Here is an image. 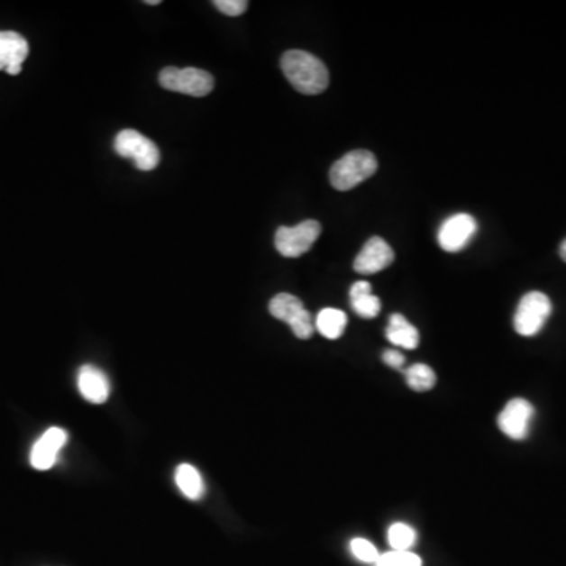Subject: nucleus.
Here are the masks:
<instances>
[{"label": "nucleus", "mask_w": 566, "mask_h": 566, "mask_svg": "<svg viewBox=\"0 0 566 566\" xmlns=\"http://www.w3.org/2000/svg\"><path fill=\"white\" fill-rule=\"evenodd\" d=\"M285 78L302 95H320L329 86V71L318 57L306 50L285 52L280 60Z\"/></svg>", "instance_id": "nucleus-1"}, {"label": "nucleus", "mask_w": 566, "mask_h": 566, "mask_svg": "<svg viewBox=\"0 0 566 566\" xmlns=\"http://www.w3.org/2000/svg\"><path fill=\"white\" fill-rule=\"evenodd\" d=\"M376 170L378 160L375 154L367 150H354L333 164L329 178L337 191H350L365 179L373 177Z\"/></svg>", "instance_id": "nucleus-2"}, {"label": "nucleus", "mask_w": 566, "mask_h": 566, "mask_svg": "<svg viewBox=\"0 0 566 566\" xmlns=\"http://www.w3.org/2000/svg\"><path fill=\"white\" fill-rule=\"evenodd\" d=\"M114 150L118 156L132 160L142 172H150L160 164V148L136 130L120 131L114 141Z\"/></svg>", "instance_id": "nucleus-3"}, {"label": "nucleus", "mask_w": 566, "mask_h": 566, "mask_svg": "<svg viewBox=\"0 0 566 566\" xmlns=\"http://www.w3.org/2000/svg\"><path fill=\"white\" fill-rule=\"evenodd\" d=\"M552 312L551 299L540 291H530L523 296V299L517 304L515 314V331L523 337H534L542 333L549 316Z\"/></svg>", "instance_id": "nucleus-4"}, {"label": "nucleus", "mask_w": 566, "mask_h": 566, "mask_svg": "<svg viewBox=\"0 0 566 566\" xmlns=\"http://www.w3.org/2000/svg\"><path fill=\"white\" fill-rule=\"evenodd\" d=\"M160 84L170 92L183 93L189 96H206L215 88V79L205 69L175 68L167 67L160 73Z\"/></svg>", "instance_id": "nucleus-5"}, {"label": "nucleus", "mask_w": 566, "mask_h": 566, "mask_svg": "<svg viewBox=\"0 0 566 566\" xmlns=\"http://www.w3.org/2000/svg\"><path fill=\"white\" fill-rule=\"evenodd\" d=\"M269 314L278 320L285 321L297 339L307 340L314 335V318L296 296L289 293L274 296L269 302Z\"/></svg>", "instance_id": "nucleus-6"}, {"label": "nucleus", "mask_w": 566, "mask_h": 566, "mask_svg": "<svg viewBox=\"0 0 566 566\" xmlns=\"http://www.w3.org/2000/svg\"><path fill=\"white\" fill-rule=\"evenodd\" d=\"M321 233L316 221H304L295 227H280L276 232V249L287 259H296L310 251Z\"/></svg>", "instance_id": "nucleus-7"}, {"label": "nucleus", "mask_w": 566, "mask_h": 566, "mask_svg": "<svg viewBox=\"0 0 566 566\" xmlns=\"http://www.w3.org/2000/svg\"><path fill=\"white\" fill-rule=\"evenodd\" d=\"M479 230L474 217L466 213L450 215L437 233V242L445 252H460L472 241Z\"/></svg>", "instance_id": "nucleus-8"}, {"label": "nucleus", "mask_w": 566, "mask_h": 566, "mask_svg": "<svg viewBox=\"0 0 566 566\" xmlns=\"http://www.w3.org/2000/svg\"><path fill=\"white\" fill-rule=\"evenodd\" d=\"M534 415L535 407L532 406V403L524 398H513L498 414V430L513 441H523L529 436Z\"/></svg>", "instance_id": "nucleus-9"}, {"label": "nucleus", "mask_w": 566, "mask_h": 566, "mask_svg": "<svg viewBox=\"0 0 566 566\" xmlns=\"http://www.w3.org/2000/svg\"><path fill=\"white\" fill-rule=\"evenodd\" d=\"M392 247L379 236L370 238L354 260V271L359 274H376L394 263Z\"/></svg>", "instance_id": "nucleus-10"}, {"label": "nucleus", "mask_w": 566, "mask_h": 566, "mask_svg": "<svg viewBox=\"0 0 566 566\" xmlns=\"http://www.w3.org/2000/svg\"><path fill=\"white\" fill-rule=\"evenodd\" d=\"M67 441H68L67 431L57 426L50 428L32 447V466L37 470H48L52 468L56 464L59 452L65 447Z\"/></svg>", "instance_id": "nucleus-11"}, {"label": "nucleus", "mask_w": 566, "mask_h": 566, "mask_svg": "<svg viewBox=\"0 0 566 566\" xmlns=\"http://www.w3.org/2000/svg\"><path fill=\"white\" fill-rule=\"evenodd\" d=\"M29 56V43L16 32H0V71L5 69L10 76L23 71V63Z\"/></svg>", "instance_id": "nucleus-12"}, {"label": "nucleus", "mask_w": 566, "mask_h": 566, "mask_svg": "<svg viewBox=\"0 0 566 566\" xmlns=\"http://www.w3.org/2000/svg\"><path fill=\"white\" fill-rule=\"evenodd\" d=\"M78 388L87 401L93 405H103L111 395V382L103 370L93 365L80 367L78 373Z\"/></svg>", "instance_id": "nucleus-13"}, {"label": "nucleus", "mask_w": 566, "mask_h": 566, "mask_svg": "<svg viewBox=\"0 0 566 566\" xmlns=\"http://www.w3.org/2000/svg\"><path fill=\"white\" fill-rule=\"evenodd\" d=\"M350 302H351L352 310L365 320H373L381 312L379 297L371 293V285L363 280L352 285L350 289Z\"/></svg>", "instance_id": "nucleus-14"}, {"label": "nucleus", "mask_w": 566, "mask_h": 566, "mask_svg": "<svg viewBox=\"0 0 566 566\" xmlns=\"http://www.w3.org/2000/svg\"><path fill=\"white\" fill-rule=\"evenodd\" d=\"M386 337L395 346L415 350L419 346V331L401 314H394L388 318Z\"/></svg>", "instance_id": "nucleus-15"}, {"label": "nucleus", "mask_w": 566, "mask_h": 566, "mask_svg": "<svg viewBox=\"0 0 566 566\" xmlns=\"http://www.w3.org/2000/svg\"><path fill=\"white\" fill-rule=\"evenodd\" d=\"M348 324V316L345 312L339 308H323L320 314L316 315L315 327L318 333L329 340H337L345 333Z\"/></svg>", "instance_id": "nucleus-16"}, {"label": "nucleus", "mask_w": 566, "mask_h": 566, "mask_svg": "<svg viewBox=\"0 0 566 566\" xmlns=\"http://www.w3.org/2000/svg\"><path fill=\"white\" fill-rule=\"evenodd\" d=\"M175 481H177L179 491L185 494L186 498H191V500L204 498V479H202V474L198 472L197 469L191 464H187V462L179 464L177 472H175Z\"/></svg>", "instance_id": "nucleus-17"}, {"label": "nucleus", "mask_w": 566, "mask_h": 566, "mask_svg": "<svg viewBox=\"0 0 566 566\" xmlns=\"http://www.w3.org/2000/svg\"><path fill=\"white\" fill-rule=\"evenodd\" d=\"M405 375H406L407 386L415 392H426L436 384L434 370L424 363H414L405 371Z\"/></svg>", "instance_id": "nucleus-18"}, {"label": "nucleus", "mask_w": 566, "mask_h": 566, "mask_svg": "<svg viewBox=\"0 0 566 566\" xmlns=\"http://www.w3.org/2000/svg\"><path fill=\"white\" fill-rule=\"evenodd\" d=\"M388 542L392 551H409L417 543V534L407 524L395 523L388 527Z\"/></svg>", "instance_id": "nucleus-19"}, {"label": "nucleus", "mask_w": 566, "mask_h": 566, "mask_svg": "<svg viewBox=\"0 0 566 566\" xmlns=\"http://www.w3.org/2000/svg\"><path fill=\"white\" fill-rule=\"evenodd\" d=\"M375 566H422V559L411 551H388L379 555Z\"/></svg>", "instance_id": "nucleus-20"}, {"label": "nucleus", "mask_w": 566, "mask_h": 566, "mask_svg": "<svg viewBox=\"0 0 566 566\" xmlns=\"http://www.w3.org/2000/svg\"><path fill=\"white\" fill-rule=\"evenodd\" d=\"M350 548H351L352 555L356 557L357 561H363V563H376L381 555L375 548V544L365 540V538H354Z\"/></svg>", "instance_id": "nucleus-21"}, {"label": "nucleus", "mask_w": 566, "mask_h": 566, "mask_svg": "<svg viewBox=\"0 0 566 566\" xmlns=\"http://www.w3.org/2000/svg\"><path fill=\"white\" fill-rule=\"evenodd\" d=\"M215 6L227 16H241L249 4L246 0H215Z\"/></svg>", "instance_id": "nucleus-22"}, {"label": "nucleus", "mask_w": 566, "mask_h": 566, "mask_svg": "<svg viewBox=\"0 0 566 566\" xmlns=\"http://www.w3.org/2000/svg\"><path fill=\"white\" fill-rule=\"evenodd\" d=\"M382 361L388 367H392V369L400 370L403 369V365H405V356L401 354L400 351H397V350H386V351L382 352Z\"/></svg>", "instance_id": "nucleus-23"}, {"label": "nucleus", "mask_w": 566, "mask_h": 566, "mask_svg": "<svg viewBox=\"0 0 566 566\" xmlns=\"http://www.w3.org/2000/svg\"><path fill=\"white\" fill-rule=\"evenodd\" d=\"M561 257L566 263V240L561 244Z\"/></svg>", "instance_id": "nucleus-24"}, {"label": "nucleus", "mask_w": 566, "mask_h": 566, "mask_svg": "<svg viewBox=\"0 0 566 566\" xmlns=\"http://www.w3.org/2000/svg\"><path fill=\"white\" fill-rule=\"evenodd\" d=\"M145 4H148V5H160V0H147Z\"/></svg>", "instance_id": "nucleus-25"}]
</instances>
